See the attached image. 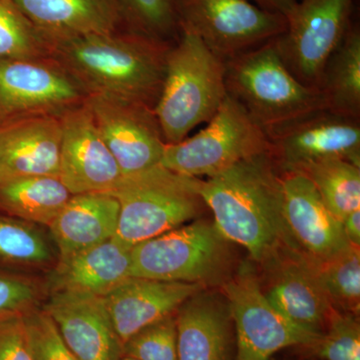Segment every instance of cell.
<instances>
[{"label": "cell", "instance_id": "27", "mask_svg": "<svg viewBox=\"0 0 360 360\" xmlns=\"http://www.w3.org/2000/svg\"><path fill=\"white\" fill-rule=\"evenodd\" d=\"M51 239L37 225L0 213V265L37 269L56 260Z\"/></svg>", "mask_w": 360, "mask_h": 360}, {"label": "cell", "instance_id": "4", "mask_svg": "<svg viewBox=\"0 0 360 360\" xmlns=\"http://www.w3.org/2000/svg\"><path fill=\"white\" fill-rule=\"evenodd\" d=\"M225 89L264 131L319 110V89L302 84L284 65L276 39L224 61Z\"/></svg>", "mask_w": 360, "mask_h": 360}, {"label": "cell", "instance_id": "30", "mask_svg": "<svg viewBox=\"0 0 360 360\" xmlns=\"http://www.w3.org/2000/svg\"><path fill=\"white\" fill-rule=\"evenodd\" d=\"M125 27L160 41L174 44L181 28L176 0H116Z\"/></svg>", "mask_w": 360, "mask_h": 360}, {"label": "cell", "instance_id": "2", "mask_svg": "<svg viewBox=\"0 0 360 360\" xmlns=\"http://www.w3.org/2000/svg\"><path fill=\"white\" fill-rule=\"evenodd\" d=\"M172 44L123 30L54 42L51 58L87 96H112L155 110Z\"/></svg>", "mask_w": 360, "mask_h": 360}, {"label": "cell", "instance_id": "35", "mask_svg": "<svg viewBox=\"0 0 360 360\" xmlns=\"http://www.w3.org/2000/svg\"><path fill=\"white\" fill-rule=\"evenodd\" d=\"M25 315L0 319V360H33Z\"/></svg>", "mask_w": 360, "mask_h": 360}, {"label": "cell", "instance_id": "5", "mask_svg": "<svg viewBox=\"0 0 360 360\" xmlns=\"http://www.w3.org/2000/svg\"><path fill=\"white\" fill-rule=\"evenodd\" d=\"M201 180L160 165L123 175L108 193L120 205L115 238L132 248L193 221L205 206Z\"/></svg>", "mask_w": 360, "mask_h": 360}, {"label": "cell", "instance_id": "25", "mask_svg": "<svg viewBox=\"0 0 360 360\" xmlns=\"http://www.w3.org/2000/svg\"><path fill=\"white\" fill-rule=\"evenodd\" d=\"M72 195L58 176L7 180L0 182V213L49 226Z\"/></svg>", "mask_w": 360, "mask_h": 360}, {"label": "cell", "instance_id": "32", "mask_svg": "<svg viewBox=\"0 0 360 360\" xmlns=\"http://www.w3.org/2000/svg\"><path fill=\"white\" fill-rule=\"evenodd\" d=\"M122 354L139 360H177L175 314L132 335L123 343Z\"/></svg>", "mask_w": 360, "mask_h": 360}, {"label": "cell", "instance_id": "8", "mask_svg": "<svg viewBox=\"0 0 360 360\" xmlns=\"http://www.w3.org/2000/svg\"><path fill=\"white\" fill-rule=\"evenodd\" d=\"M176 6L180 28L198 35L224 61L276 39L288 28L286 18L250 0H176Z\"/></svg>", "mask_w": 360, "mask_h": 360}, {"label": "cell", "instance_id": "7", "mask_svg": "<svg viewBox=\"0 0 360 360\" xmlns=\"http://www.w3.org/2000/svg\"><path fill=\"white\" fill-rule=\"evenodd\" d=\"M267 151L266 132L227 94L205 129L177 143H165L160 165L186 176L208 179Z\"/></svg>", "mask_w": 360, "mask_h": 360}, {"label": "cell", "instance_id": "23", "mask_svg": "<svg viewBox=\"0 0 360 360\" xmlns=\"http://www.w3.org/2000/svg\"><path fill=\"white\" fill-rule=\"evenodd\" d=\"M265 293L274 309L302 328L323 333L333 307L317 283L311 266L300 255L284 262Z\"/></svg>", "mask_w": 360, "mask_h": 360}, {"label": "cell", "instance_id": "15", "mask_svg": "<svg viewBox=\"0 0 360 360\" xmlns=\"http://www.w3.org/2000/svg\"><path fill=\"white\" fill-rule=\"evenodd\" d=\"M283 215L295 252L311 264L326 262L349 246L342 224L302 172H281Z\"/></svg>", "mask_w": 360, "mask_h": 360}, {"label": "cell", "instance_id": "17", "mask_svg": "<svg viewBox=\"0 0 360 360\" xmlns=\"http://www.w3.org/2000/svg\"><path fill=\"white\" fill-rule=\"evenodd\" d=\"M61 120L37 115L0 122V182L58 176Z\"/></svg>", "mask_w": 360, "mask_h": 360}, {"label": "cell", "instance_id": "38", "mask_svg": "<svg viewBox=\"0 0 360 360\" xmlns=\"http://www.w3.org/2000/svg\"><path fill=\"white\" fill-rule=\"evenodd\" d=\"M120 360H139V359H132V357L125 356V355H122V359H120Z\"/></svg>", "mask_w": 360, "mask_h": 360}, {"label": "cell", "instance_id": "19", "mask_svg": "<svg viewBox=\"0 0 360 360\" xmlns=\"http://www.w3.org/2000/svg\"><path fill=\"white\" fill-rule=\"evenodd\" d=\"M177 360H231L233 321L224 295L200 290L175 312Z\"/></svg>", "mask_w": 360, "mask_h": 360}, {"label": "cell", "instance_id": "22", "mask_svg": "<svg viewBox=\"0 0 360 360\" xmlns=\"http://www.w3.org/2000/svg\"><path fill=\"white\" fill-rule=\"evenodd\" d=\"M120 212V202L110 194H73L49 225L58 257H68L115 238Z\"/></svg>", "mask_w": 360, "mask_h": 360}, {"label": "cell", "instance_id": "31", "mask_svg": "<svg viewBox=\"0 0 360 360\" xmlns=\"http://www.w3.org/2000/svg\"><path fill=\"white\" fill-rule=\"evenodd\" d=\"M312 347L323 360H360V326L356 314L333 309L321 338Z\"/></svg>", "mask_w": 360, "mask_h": 360}, {"label": "cell", "instance_id": "29", "mask_svg": "<svg viewBox=\"0 0 360 360\" xmlns=\"http://www.w3.org/2000/svg\"><path fill=\"white\" fill-rule=\"evenodd\" d=\"M51 44L14 0H0V59L51 58Z\"/></svg>", "mask_w": 360, "mask_h": 360}, {"label": "cell", "instance_id": "34", "mask_svg": "<svg viewBox=\"0 0 360 360\" xmlns=\"http://www.w3.org/2000/svg\"><path fill=\"white\" fill-rule=\"evenodd\" d=\"M41 288L28 277L0 272V319L39 307Z\"/></svg>", "mask_w": 360, "mask_h": 360}, {"label": "cell", "instance_id": "18", "mask_svg": "<svg viewBox=\"0 0 360 360\" xmlns=\"http://www.w3.org/2000/svg\"><path fill=\"white\" fill-rule=\"evenodd\" d=\"M205 286L130 276L103 296L122 345L149 324L174 314L180 305Z\"/></svg>", "mask_w": 360, "mask_h": 360}, {"label": "cell", "instance_id": "37", "mask_svg": "<svg viewBox=\"0 0 360 360\" xmlns=\"http://www.w3.org/2000/svg\"><path fill=\"white\" fill-rule=\"evenodd\" d=\"M341 224L349 245L360 248V208L348 213Z\"/></svg>", "mask_w": 360, "mask_h": 360}, {"label": "cell", "instance_id": "24", "mask_svg": "<svg viewBox=\"0 0 360 360\" xmlns=\"http://www.w3.org/2000/svg\"><path fill=\"white\" fill-rule=\"evenodd\" d=\"M326 110L360 120V27L352 20L322 71L319 86Z\"/></svg>", "mask_w": 360, "mask_h": 360}, {"label": "cell", "instance_id": "12", "mask_svg": "<svg viewBox=\"0 0 360 360\" xmlns=\"http://www.w3.org/2000/svg\"><path fill=\"white\" fill-rule=\"evenodd\" d=\"M86 97L51 58L0 59V122L30 116H61Z\"/></svg>", "mask_w": 360, "mask_h": 360}, {"label": "cell", "instance_id": "28", "mask_svg": "<svg viewBox=\"0 0 360 360\" xmlns=\"http://www.w3.org/2000/svg\"><path fill=\"white\" fill-rule=\"evenodd\" d=\"M309 264L331 307L338 311L359 315L360 248L352 245L326 262Z\"/></svg>", "mask_w": 360, "mask_h": 360}, {"label": "cell", "instance_id": "11", "mask_svg": "<svg viewBox=\"0 0 360 360\" xmlns=\"http://www.w3.org/2000/svg\"><path fill=\"white\" fill-rule=\"evenodd\" d=\"M265 132L270 155L281 172L329 160L360 167V120L356 118L319 110Z\"/></svg>", "mask_w": 360, "mask_h": 360}, {"label": "cell", "instance_id": "9", "mask_svg": "<svg viewBox=\"0 0 360 360\" xmlns=\"http://www.w3.org/2000/svg\"><path fill=\"white\" fill-rule=\"evenodd\" d=\"M355 0H300L276 39L284 65L302 84L319 89L324 66L354 20Z\"/></svg>", "mask_w": 360, "mask_h": 360}, {"label": "cell", "instance_id": "3", "mask_svg": "<svg viewBox=\"0 0 360 360\" xmlns=\"http://www.w3.org/2000/svg\"><path fill=\"white\" fill-rule=\"evenodd\" d=\"M224 60L198 35L181 30L168 51L165 79L155 106L165 143H177L207 123L227 96Z\"/></svg>", "mask_w": 360, "mask_h": 360}, {"label": "cell", "instance_id": "10", "mask_svg": "<svg viewBox=\"0 0 360 360\" xmlns=\"http://www.w3.org/2000/svg\"><path fill=\"white\" fill-rule=\"evenodd\" d=\"M224 292L236 328V360H269L283 348L312 347L321 338L274 309L252 272H239Z\"/></svg>", "mask_w": 360, "mask_h": 360}, {"label": "cell", "instance_id": "14", "mask_svg": "<svg viewBox=\"0 0 360 360\" xmlns=\"http://www.w3.org/2000/svg\"><path fill=\"white\" fill-rule=\"evenodd\" d=\"M59 179L71 194L108 193L123 176L85 104L60 116Z\"/></svg>", "mask_w": 360, "mask_h": 360}, {"label": "cell", "instance_id": "26", "mask_svg": "<svg viewBox=\"0 0 360 360\" xmlns=\"http://www.w3.org/2000/svg\"><path fill=\"white\" fill-rule=\"evenodd\" d=\"M295 172L307 175L328 210L340 221L360 208V167L349 161L329 160Z\"/></svg>", "mask_w": 360, "mask_h": 360}, {"label": "cell", "instance_id": "6", "mask_svg": "<svg viewBox=\"0 0 360 360\" xmlns=\"http://www.w3.org/2000/svg\"><path fill=\"white\" fill-rule=\"evenodd\" d=\"M229 243L213 222L194 219L132 246L130 276L205 288L229 269Z\"/></svg>", "mask_w": 360, "mask_h": 360}, {"label": "cell", "instance_id": "20", "mask_svg": "<svg viewBox=\"0 0 360 360\" xmlns=\"http://www.w3.org/2000/svg\"><path fill=\"white\" fill-rule=\"evenodd\" d=\"M51 42L127 30L116 0H14Z\"/></svg>", "mask_w": 360, "mask_h": 360}, {"label": "cell", "instance_id": "36", "mask_svg": "<svg viewBox=\"0 0 360 360\" xmlns=\"http://www.w3.org/2000/svg\"><path fill=\"white\" fill-rule=\"evenodd\" d=\"M255 6L269 13L281 14L288 18L297 6L300 0H250Z\"/></svg>", "mask_w": 360, "mask_h": 360}, {"label": "cell", "instance_id": "33", "mask_svg": "<svg viewBox=\"0 0 360 360\" xmlns=\"http://www.w3.org/2000/svg\"><path fill=\"white\" fill-rule=\"evenodd\" d=\"M33 360H79L61 338L56 323L44 309L25 315Z\"/></svg>", "mask_w": 360, "mask_h": 360}, {"label": "cell", "instance_id": "16", "mask_svg": "<svg viewBox=\"0 0 360 360\" xmlns=\"http://www.w3.org/2000/svg\"><path fill=\"white\" fill-rule=\"evenodd\" d=\"M42 309L51 317L66 345L79 360H120L116 335L103 296L77 291L51 293Z\"/></svg>", "mask_w": 360, "mask_h": 360}, {"label": "cell", "instance_id": "13", "mask_svg": "<svg viewBox=\"0 0 360 360\" xmlns=\"http://www.w3.org/2000/svg\"><path fill=\"white\" fill-rule=\"evenodd\" d=\"M85 104L123 175L160 165L165 141L153 108L105 96H89Z\"/></svg>", "mask_w": 360, "mask_h": 360}, {"label": "cell", "instance_id": "21", "mask_svg": "<svg viewBox=\"0 0 360 360\" xmlns=\"http://www.w3.org/2000/svg\"><path fill=\"white\" fill-rule=\"evenodd\" d=\"M131 248L115 238L58 257L47 279L51 293L77 291L104 296L130 277Z\"/></svg>", "mask_w": 360, "mask_h": 360}, {"label": "cell", "instance_id": "1", "mask_svg": "<svg viewBox=\"0 0 360 360\" xmlns=\"http://www.w3.org/2000/svg\"><path fill=\"white\" fill-rule=\"evenodd\" d=\"M200 193L220 233L253 259H276L281 248L296 253L284 220L281 174L269 151L201 180Z\"/></svg>", "mask_w": 360, "mask_h": 360}]
</instances>
